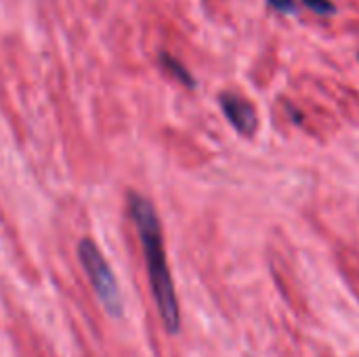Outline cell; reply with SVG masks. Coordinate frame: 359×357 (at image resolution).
Returning a JSON list of instances; mask_svg holds the SVG:
<instances>
[{"instance_id":"277c9868","label":"cell","mask_w":359,"mask_h":357,"mask_svg":"<svg viewBox=\"0 0 359 357\" xmlns=\"http://www.w3.org/2000/svg\"><path fill=\"white\" fill-rule=\"evenodd\" d=\"M162 61H164V65H166V67H168V69H170L179 80H181V82H185L187 86H191V84H194V80H191V76L187 74V69H185L179 61H175L170 55H162Z\"/></svg>"},{"instance_id":"5b68a950","label":"cell","mask_w":359,"mask_h":357,"mask_svg":"<svg viewBox=\"0 0 359 357\" xmlns=\"http://www.w3.org/2000/svg\"><path fill=\"white\" fill-rule=\"evenodd\" d=\"M311 11H316L318 15H330L334 13V4L330 0H303Z\"/></svg>"},{"instance_id":"3957f363","label":"cell","mask_w":359,"mask_h":357,"mask_svg":"<svg viewBox=\"0 0 359 357\" xmlns=\"http://www.w3.org/2000/svg\"><path fill=\"white\" fill-rule=\"evenodd\" d=\"M221 107L227 116V120L231 122V126L250 137L257 133V126H259V120H257V112L255 107L240 95H233V93H223L221 95Z\"/></svg>"},{"instance_id":"6da1fadb","label":"cell","mask_w":359,"mask_h":357,"mask_svg":"<svg viewBox=\"0 0 359 357\" xmlns=\"http://www.w3.org/2000/svg\"><path fill=\"white\" fill-rule=\"evenodd\" d=\"M128 208H130V217H133V223H135L139 240H141L151 292H154L156 305L160 309L162 322H164L168 332H179V328H181L179 301H177L172 276L168 269L162 227H160V219L156 215V208L145 196L135 194V191L128 194Z\"/></svg>"},{"instance_id":"7a4b0ae2","label":"cell","mask_w":359,"mask_h":357,"mask_svg":"<svg viewBox=\"0 0 359 357\" xmlns=\"http://www.w3.org/2000/svg\"><path fill=\"white\" fill-rule=\"evenodd\" d=\"M78 259H80L82 269L86 271V276L90 280V286L95 288L99 301L107 309V314L109 316H120L122 314L120 288H118V282H116V276H114L109 263L105 261V257L101 255L97 244L93 240H88V238L80 240Z\"/></svg>"},{"instance_id":"8992f818","label":"cell","mask_w":359,"mask_h":357,"mask_svg":"<svg viewBox=\"0 0 359 357\" xmlns=\"http://www.w3.org/2000/svg\"><path fill=\"white\" fill-rule=\"evenodd\" d=\"M269 4H271L273 8H278L280 13H297L294 0H269Z\"/></svg>"}]
</instances>
